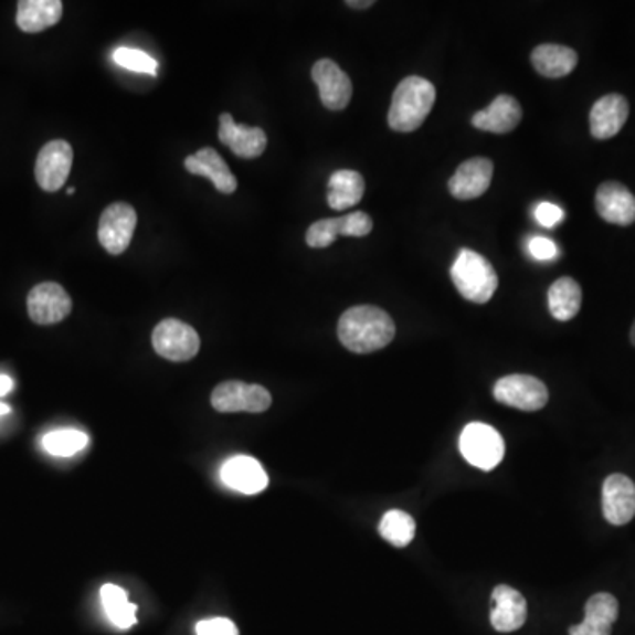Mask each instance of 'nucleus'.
Here are the masks:
<instances>
[{"label":"nucleus","instance_id":"nucleus-27","mask_svg":"<svg viewBox=\"0 0 635 635\" xmlns=\"http://www.w3.org/2000/svg\"><path fill=\"white\" fill-rule=\"evenodd\" d=\"M381 537L395 548H406L408 543L415 539V521L410 514L403 510H389L380 521Z\"/></svg>","mask_w":635,"mask_h":635},{"label":"nucleus","instance_id":"nucleus-16","mask_svg":"<svg viewBox=\"0 0 635 635\" xmlns=\"http://www.w3.org/2000/svg\"><path fill=\"white\" fill-rule=\"evenodd\" d=\"M627 97L607 94L593 105L590 112V131L596 140H610L622 131L628 119Z\"/></svg>","mask_w":635,"mask_h":635},{"label":"nucleus","instance_id":"nucleus-15","mask_svg":"<svg viewBox=\"0 0 635 635\" xmlns=\"http://www.w3.org/2000/svg\"><path fill=\"white\" fill-rule=\"evenodd\" d=\"M528 605L521 593L500 584L493 590L491 595V625L501 634L519 631L526 623Z\"/></svg>","mask_w":635,"mask_h":635},{"label":"nucleus","instance_id":"nucleus-9","mask_svg":"<svg viewBox=\"0 0 635 635\" xmlns=\"http://www.w3.org/2000/svg\"><path fill=\"white\" fill-rule=\"evenodd\" d=\"M138 215L129 203H112L99 220L97 237L110 254H123L131 244Z\"/></svg>","mask_w":635,"mask_h":635},{"label":"nucleus","instance_id":"nucleus-11","mask_svg":"<svg viewBox=\"0 0 635 635\" xmlns=\"http://www.w3.org/2000/svg\"><path fill=\"white\" fill-rule=\"evenodd\" d=\"M311 76L318 85L325 108L341 112L350 105L353 85H351L350 76L336 62L321 59L313 66Z\"/></svg>","mask_w":635,"mask_h":635},{"label":"nucleus","instance_id":"nucleus-4","mask_svg":"<svg viewBox=\"0 0 635 635\" xmlns=\"http://www.w3.org/2000/svg\"><path fill=\"white\" fill-rule=\"evenodd\" d=\"M459 451L469 465L491 472L504 459L505 442L491 425L472 422L461 433Z\"/></svg>","mask_w":635,"mask_h":635},{"label":"nucleus","instance_id":"nucleus-29","mask_svg":"<svg viewBox=\"0 0 635 635\" xmlns=\"http://www.w3.org/2000/svg\"><path fill=\"white\" fill-rule=\"evenodd\" d=\"M338 237H342L341 218L316 221L306 233L307 246L315 247V250L332 246Z\"/></svg>","mask_w":635,"mask_h":635},{"label":"nucleus","instance_id":"nucleus-39","mask_svg":"<svg viewBox=\"0 0 635 635\" xmlns=\"http://www.w3.org/2000/svg\"><path fill=\"white\" fill-rule=\"evenodd\" d=\"M76 189L75 188H70L67 189V194H70V197H73V194H75Z\"/></svg>","mask_w":635,"mask_h":635},{"label":"nucleus","instance_id":"nucleus-6","mask_svg":"<svg viewBox=\"0 0 635 635\" xmlns=\"http://www.w3.org/2000/svg\"><path fill=\"white\" fill-rule=\"evenodd\" d=\"M498 403L505 406L517 408L522 412H537L548 404V387L539 378L530 374H508L496 381L493 389Z\"/></svg>","mask_w":635,"mask_h":635},{"label":"nucleus","instance_id":"nucleus-36","mask_svg":"<svg viewBox=\"0 0 635 635\" xmlns=\"http://www.w3.org/2000/svg\"><path fill=\"white\" fill-rule=\"evenodd\" d=\"M347 6L356 9H368L374 6L373 0H348Z\"/></svg>","mask_w":635,"mask_h":635},{"label":"nucleus","instance_id":"nucleus-18","mask_svg":"<svg viewBox=\"0 0 635 635\" xmlns=\"http://www.w3.org/2000/svg\"><path fill=\"white\" fill-rule=\"evenodd\" d=\"M620 604L611 593H596L584 607V620L569 628V635H611L618 620Z\"/></svg>","mask_w":635,"mask_h":635},{"label":"nucleus","instance_id":"nucleus-26","mask_svg":"<svg viewBox=\"0 0 635 635\" xmlns=\"http://www.w3.org/2000/svg\"><path fill=\"white\" fill-rule=\"evenodd\" d=\"M103 607L106 616L110 618L115 627L120 631L131 628L136 623V605L127 601V592L124 588L115 584H105L102 588Z\"/></svg>","mask_w":635,"mask_h":635},{"label":"nucleus","instance_id":"nucleus-19","mask_svg":"<svg viewBox=\"0 0 635 635\" xmlns=\"http://www.w3.org/2000/svg\"><path fill=\"white\" fill-rule=\"evenodd\" d=\"M184 167L193 176L207 177L220 193L232 194L237 191V179L233 176L226 161L221 158L220 152L212 147H205V149L188 156Z\"/></svg>","mask_w":635,"mask_h":635},{"label":"nucleus","instance_id":"nucleus-2","mask_svg":"<svg viewBox=\"0 0 635 635\" xmlns=\"http://www.w3.org/2000/svg\"><path fill=\"white\" fill-rule=\"evenodd\" d=\"M436 102V88L422 76H408L395 87L389 110V126L398 133L416 131Z\"/></svg>","mask_w":635,"mask_h":635},{"label":"nucleus","instance_id":"nucleus-20","mask_svg":"<svg viewBox=\"0 0 635 635\" xmlns=\"http://www.w3.org/2000/svg\"><path fill=\"white\" fill-rule=\"evenodd\" d=\"M221 478L226 486L244 495H258L268 486L267 472L250 456H235L226 461L221 468Z\"/></svg>","mask_w":635,"mask_h":635},{"label":"nucleus","instance_id":"nucleus-25","mask_svg":"<svg viewBox=\"0 0 635 635\" xmlns=\"http://www.w3.org/2000/svg\"><path fill=\"white\" fill-rule=\"evenodd\" d=\"M548 303L554 320L570 321L581 311L583 289L572 277H560L549 288Z\"/></svg>","mask_w":635,"mask_h":635},{"label":"nucleus","instance_id":"nucleus-3","mask_svg":"<svg viewBox=\"0 0 635 635\" xmlns=\"http://www.w3.org/2000/svg\"><path fill=\"white\" fill-rule=\"evenodd\" d=\"M451 277L466 300L486 304L498 288V274L489 260L472 250H463L452 265Z\"/></svg>","mask_w":635,"mask_h":635},{"label":"nucleus","instance_id":"nucleus-13","mask_svg":"<svg viewBox=\"0 0 635 635\" xmlns=\"http://www.w3.org/2000/svg\"><path fill=\"white\" fill-rule=\"evenodd\" d=\"M220 141L242 159L260 158L267 149V135L262 127L237 124L232 114L220 117Z\"/></svg>","mask_w":635,"mask_h":635},{"label":"nucleus","instance_id":"nucleus-7","mask_svg":"<svg viewBox=\"0 0 635 635\" xmlns=\"http://www.w3.org/2000/svg\"><path fill=\"white\" fill-rule=\"evenodd\" d=\"M212 406L221 413H263L272 404V395L265 387L247 385L244 381H224L215 387Z\"/></svg>","mask_w":635,"mask_h":635},{"label":"nucleus","instance_id":"nucleus-32","mask_svg":"<svg viewBox=\"0 0 635 635\" xmlns=\"http://www.w3.org/2000/svg\"><path fill=\"white\" fill-rule=\"evenodd\" d=\"M197 635H239V628L226 618L203 620L197 625Z\"/></svg>","mask_w":635,"mask_h":635},{"label":"nucleus","instance_id":"nucleus-37","mask_svg":"<svg viewBox=\"0 0 635 635\" xmlns=\"http://www.w3.org/2000/svg\"><path fill=\"white\" fill-rule=\"evenodd\" d=\"M9 413H11V408H9L6 403H0V419H2V416L9 415Z\"/></svg>","mask_w":635,"mask_h":635},{"label":"nucleus","instance_id":"nucleus-34","mask_svg":"<svg viewBox=\"0 0 635 635\" xmlns=\"http://www.w3.org/2000/svg\"><path fill=\"white\" fill-rule=\"evenodd\" d=\"M528 250H530L531 256L535 260H540V262H548V260H554L558 256L557 244L551 239L533 237L528 244Z\"/></svg>","mask_w":635,"mask_h":635},{"label":"nucleus","instance_id":"nucleus-33","mask_svg":"<svg viewBox=\"0 0 635 635\" xmlns=\"http://www.w3.org/2000/svg\"><path fill=\"white\" fill-rule=\"evenodd\" d=\"M535 218L542 224L543 229H552V226L561 223V220L565 218V212L554 203L543 202L535 209Z\"/></svg>","mask_w":635,"mask_h":635},{"label":"nucleus","instance_id":"nucleus-28","mask_svg":"<svg viewBox=\"0 0 635 635\" xmlns=\"http://www.w3.org/2000/svg\"><path fill=\"white\" fill-rule=\"evenodd\" d=\"M88 436L84 431L57 430L44 434V451L57 457H71L87 447Z\"/></svg>","mask_w":635,"mask_h":635},{"label":"nucleus","instance_id":"nucleus-24","mask_svg":"<svg viewBox=\"0 0 635 635\" xmlns=\"http://www.w3.org/2000/svg\"><path fill=\"white\" fill-rule=\"evenodd\" d=\"M364 191V177L359 171L339 170L330 177L327 202L334 211H347L362 200Z\"/></svg>","mask_w":635,"mask_h":635},{"label":"nucleus","instance_id":"nucleus-12","mask_svg":"<svg viewBox=\"0 0 635 635\" xmlns=\"http://www.w3.org/2000/svg\"><path fill=\"white\" fill-rule=\"evenodd\" d=\"M602 512L605 521L625 526L635 516V484L627 475L614 474L605 478L602 487Z\"/></svg>","mask_w":635,"mask_h":635},{"label":"nucleus","instance_id":"nucleus-14","mask_svg":"<svg viewBox=\"0 0 635 635\" xmlns=\"http://www.w3.org/2000/svg\"><path fill=\"white\" fill-rule=\"evenodd\" d=\"M493 173H495V165L491 159H468L448 180L452 197L457 200H474V198L483 197L491 186Z\"/></svg>","mask_w":635,"mask_h":635},{"label":"nucleus","instance_id":"nucleus-31","mask_svg":"<svg viewBox=\"0 0 635 635\" xmlns=\"http://www.w3.org/2000/svg\"><path fill=\"white\" fill-rule=\"evenodd\" d=\"M342 237H368L373 232V220L366 212H351L341 218Z\"/></svg>","mask_w":635,"mask_h":635},{"label":"nucleus","instance_id":"nucleus-1","mask_svg":"<svg viewBox=\"0 0 635 635\" xmlns=\"http://www.w3.org/2000/svg\"><path fill=\"white\" fill-rule=\"evenodd\" d=\"M338 336L342 347L364 356L389 347L395 336V324L380 307H350L339 318Z\"/></svg>","mask_w":635,"mask_h":635},{"label":"nucleus","instance_id":"nucleus-17","mask_svg":"<svg viewBox=\"0 0 635 635\" xmlns=\"http://www.w3.org/2000/svg\"><path fill=\"white\" fill-rule=\"evenodd\" d=\"M596 212L602 220L618 226L635 223V197L620 182H604L596 189Z\"/></svg>","mask_w":635,"mask_h":635},{"label":"nucleus","instance_id":"nucleus-5","mask_svg":"<svg viewBox=\"0 0 635 635\" xmlns=\"http://www.w3.org/2000/svg\"><path fill=\"white\" fill-rule=\"evenodd\" d=\"M152 347L162 359L188 362L200 351V336L191 325L167 318L154 329Z\"/></svg>","mask_w":635,"mask_h":635},{"label":"nucleus","instance_id":"nucleus-10","mask_svg":"<svg viewBox=\"0 0 635 635\" xmlns=\"http://www.w3.org/2000/svg\"><path fill=\"white\" fill-rule=\"evenodd\" d=\"M71 309V297L57 283H41L27 297V311L38 325L59 324L70 316Z\"/></svg>","mask_w":635,"mask_h":635},{"label":"nucleus","instance_id":"nucleus-35","mask_svg":"<svg viewBox=\"0 0 635 635\" xmlns=\"http://www.w3.org/2000/svg\"><path fill=\"white\" fill-rule=\"evenodd\" d=\"M14 381L8 374H0V398L8 395L13 390Z\"/></svg>","mask_w":635,"mask_h":635},{"label":"nucleus","instance_id":"nucleus-23","mask_svg":"<svg viewBox=\"0 0 635 635\" xmlns=\"http://www.w3.org/2000/svg\"><path fill=\"white\" fill-rule=\"evenodd\" d=\"M578 53L561 44H540L531 52V66L546 78H563L578 66Z\"/></svg>","mask_w":635,"mask_h":635},{"label":"nucleus","instance_id":"nucleus-22","mask_svg":"<svg viewBox=\"0 0 635 635\" xmlns=\"http://www.w3.org/2000/svg\"><path fill=\"white\" fill-rule=\"evenodd\" d=\"M62 18L61 0H22L18 2L17 25L27 34H38L57 25Z\"/></svg>","mask_w":635,"mask_h":635},{"label":"nucleus","instance_id":"nucleus-30","mask_svg":"<svg viewBox=\"0 0 635 635\" xmlns=\"http://www.w3.org/2000/svg\"><path fill=\"white\" fill-rule=\"evenodd\" d=\"M114 61L117 66L124 70L145 73V75H158V61L150 57L149 53L136 49H117L114 52Z\"/></svg>","mask_w":635,"mask_h":635},{"label":"nucleus","instance_id":"nucleus-38","mask_svg":"<svg viewBox=\"0 0 635 635\" xmlns=\"http://www.w3.org/2000/svg\"><path fill=\"white\" fill-rule=\"evenodd\" d=\"M631 342L635 347V321H634V325H632V329H631Z\"/></svg>","mask_w":635,"mask_h":635},{"label":"nucleus","instance_id":"nucleus-21","mask_svg":"<svg viewBox=\"0 0 635 635\" xmlns=\"http://www.w3.org/2000/svg\"><path fill=\"white\" fill-rule=\"evenodd\" d=\"M522 120V108L516 97L501 94L486 110L477 112L472 119L477 129L495 135H505L516 129Z\"/></svg>","mask_w":635,"mask_h":635},{"label":"nucleus","instance_id":"nucleus-8","mask_svg":"<svg viewBox=\"0 0 635 635\" xmlns=\"http://www.w3.org/2000/svg\"><path fill=\"white\" fill-rule=\"evenodd\" d=\"M73 167V147L66 140L44 145L35 159V180L46 193L64 188Z\"/></svg>","mask_w":635,"mask_h":635}]
</instances>
